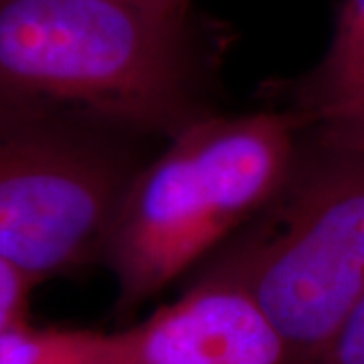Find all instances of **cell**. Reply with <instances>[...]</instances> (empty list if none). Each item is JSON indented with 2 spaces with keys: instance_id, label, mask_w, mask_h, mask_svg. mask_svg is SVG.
Here are the masks:
<instances>
[{
  "instance_id": "10",
  "label": "cell",
  "mask_w": 364,
  "mask_h": 364,
  "mask_svg": "<svg viewBox=\"0 0 364 364\" xmlns=\"http://www.w3.org/2000/svg\"><path fill=\"white\" fill-rule=\"evenodd\" d=\"M142 6H148L152 11L164 14H174V16H188L191 13V2L193 0H132Z\"/></svg>"
},
{
  "instance_id": "8",
  "label": "cell",
  "mask_w": 364,
  "mask_h": 364,
  "mask_svg": "<svg viewBox=\"0 0 364 364\" xmlns=\"http://www.w3.org/2000/svg\"><path fill=\"white\" fill-rule=\"evenodd\" d=\"M35 286L25 273L0 261V334L26 326L28 294Z\"/></svg>"
},
{
  "instance_id": "7",
  "label": "cell",
  "mask_w": 364,
  "mask_h": 364,
  "mask_svg": "<svg viewBox=\"0 0 364 364\" xmlns=\"http://www.w3.org/2000/svg\"><path fill=\"white\" fill-rule=\"evenodd\" d=\"M0 364H138L128 330H33L0 334Z\"/></svg>"
},
{
  "instance_id": "5",
  "label": "cell",
  "mask_w": 364,
  "mask_h": 364,
  "mask_svg": "<svg viewBox=\"0 0 364 364\" xmlns=\"http://www.w3.org/2000/svg\"><path fill=\"white\" fill-rule=\"evenodd\" d=\"M128 334L138 364H287L286 346L257 301L210 273Z\"/></svg>"
},
{
  "instance_id": "4",
  "label": "cell",
  "mask_w": 364,
  "mask_h": 364,
  "mask_svg": "<svg viewBox=\"0 0 364 364\" xmlns=\"http://www.w3.org/2000/svg\"><path fill=\"white\" fill-rule=\"evenodd\" d=\"M126 140L63 117L0 116V261L35 284L102 261L140 168Z\"/></svg>"
},
{
  "instance_id": "2",
  "label": "cell",
  "mask_w": 364,
  "mask_h": 364,
  "mask_svg": "<svg viewBox=\"0 0 364 364\" xmlns=\"http://www.w3.org/2000/svg\"><path fill=\"white\" fill-rule=\"evenodd\" d=\"M304 126L289 109L210 116L136 170L107 227L102 261L116 310L136 312L253 221L284 186Z\"/></svg>"
},
{
  "instance_id": "3",
  "label": "cell",
  "mask_w": 364,
  "mask_h": 364,
  "mask_svg": "<svg viewBox=\"0 0 364 364\" xmlns=\"http://www.w3.org/2000/svg\"><path fill=\"white\" fill-rule=\"evenodd\" d=\"M205 273L241 286L318 364L364 294V128H306L284 186Z\"/></svg>"
},
{
  "instance_id": "9",
  "label": "cell",
  "mask_w": 364,
  "mask_h": 364,
  "mask_svg": "<svg viewBox=\"0 0 364 364\" xmlns=\"http://www.w3.org/2000/svg\"><path fill=\"white\" fill-rule=\"evenodd\" d=\"M318 364H364V294Z\"/></svg>"
},
{
  "instance_id": "1",
  "label": "cell",
  "mask_w": 364,
  "mask_h": 364,
  "mask_svg": "<svg viewBox=\"0 0 364 364\" xmlns=\"http://www.w3.org/2000/svg\"><path fill=\"white\" fill-rule=\"evenodd\" d=\"M213 63L193 14L132 0H0V116L55 109L128 138L170 140L215 114Z\"/></svg>"
},
{
  "instance_id": "6",
  "label": "cell",
  "mask_w": 364,
  "mask_h": 364,
  "mask_svg": "<svg viewBox=\"0 0 364 364\" xmlns=\"http://www.w3.org/2000/svg\"><path fill=\"white\" fill-rule=\"evenodd\" d=\"M306 128H364V0H342L322 59L287 91Z\"/></svg>"
}]
</instances>
